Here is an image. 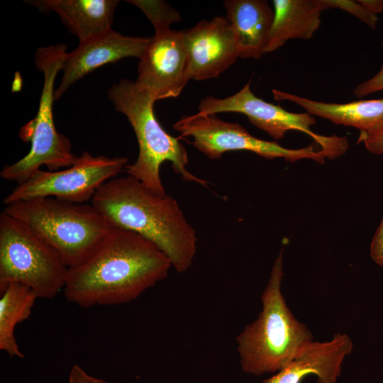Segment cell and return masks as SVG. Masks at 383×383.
<instances>
[{
    "instance_id": "obj_26",
    "label": "cell",
    "mask_w": 383,
    "mask_h": 383,
    "mask_svg": "<svg viewBox=\"0 0 383 383\" xmlns=\"http://www.w3.org/2000/svg\"><path fill=\"white\" fill-rule=\"evenodd\" d=\"M358 1L375 14L383 11V0H358Z\"/></svg>"
},
{
    "instance_id": "obj_3",
    "label": "cell",
    "mask_w": 383,
    "mask_h": 383,
    "mask_svg": "<svg viewBox=\"0 0 383 383\" xmlns=\"http://www.w3.org/2000/svg\"><path fill=\"white\" fill-rule=\"evenodd\" d=\"M283 275L281 250L262 293V309L258 318L236 338L240 363L245 373L261 375L278 372L313 340L311 333L286 304L281 291Z\"/></svg>"
},
{
    "instance_id": "obj_17",
    "label": "cell",
    "mask_w": 383,
    "mask_h": 383,
    "mask_svg": "<svg viewBox=\"0 0 383 383\" xmlns=\"http://www.w3.org/2000/svg\"><path fill=\"white\" fill-rule=\"evenodd\" d=\"M278 101H289L307 113L338 125L351 126L360 132H372L383 126V99L359 100L346 104L326 103L272 89Z\"/></svg>"
},
{
    "instance_id": "obj_7",
    "label": "cell",
    "mask_w": 383,
    "mask_h": 383,
    "mask_svg": "<svg viewBox=\"0 0 383 383\" xmlns=\"http://www.w3.org/2000/svg\"><path fill=\"white\" fill-rule=\"evenodd\" d=\"M68 267L58 253L22 221L0 215V292L11 283L51 299L63 290Z\"/></svg>"
},
{
    "instance_id": "obj_25",
    "label": "cell",
    "mask_w": 383,
    "mask_h": 383,
    "mask_svg": "<svg viewBox=\"0 0 383 383\" xmlns=\"http://www.w3.org/2000/svg\"><path fill=\"white\" fill-rule=\"evenodd\" d=\"M105 382L106 380L88 374L77 365L72 367L69 374L68 383H105Z\"/></svg>"
},
{
    "instance_id": "obj_5",
    "label": "cell",
    "mask_w": 383,
    "mask_h": 383,
    "mask_svg": "<svg viewBox=\"0 0 383 383\" xmlns=\"http://www.w3.org/2000/svg\"><path fill=\"white\" fill-rule=\"evenodd\" d=\"M4 211L30 226L68 268L88 259L113 228L91 204L54 197L16 201L6 205Z\"/></svg>"
},
{
    "instance_id": "obj_16",
    "label": "cell",
    "mask_w": 383,
    "mask_h": 383,
    "mask_svg": "<svg viewBox=\"0 0 383 383\" xmlns=\"http://www.w3.org/2000/svg\"><path fill=\"white\" fill-rule=\"evenodd\" d=\"M223 6L236 36L240 57L260 59L265 54L274 10L264 0H226Z\"/></svg>"
},
{
    "instance_id": "obj_13",
    "label": "cell",
    "mask_w": 383,
    "mask_h": 383,
    "mask_svg": "<svg viewBox=\"0 0 383 383\" xmlns=\"http://www.w3.org/2000/svg\"><path fill=\"white\" fill-rule=\"evenodd\" d=\"M151 38L124 35L112 28L79 42L68 52L62 66L61 83L55 91L58 100L75 82L94 70L126 57L142 56Z\"/></svg>"
},
{
    "instance_id": "obj_8",
    "label": "cell",
    "mask_w": 383,
    "mask_h": 383,
    "mask_svg": "<svg viewBox=\"0 0 383 383\" xmlns=\"http://www.w3.org/2000/svg\"><path fill=\"white\" fill-rule=\"evenodd\" d=\"M181 138H191V143L199 151L212 160L221 157L230 151H249L266 159L283 158L294 162L309 159L318 163L325 162L326 156L313 144L300 149H289L275 141H267L252 135L237 123L225 121L216 114L184 116L173 124Z\"/></svg>"
},
{
    "instance_id": "obj_15",
    "label": "cell",
    "mask_w": 383,
    "mask_h": 383,
    "mask_svg": "<svg viewBox=\"0 0 383 383\" xmlns=\"http://www.w3.org/2000/svg\"><path fill=\"white\" fill-rule=\"evenodd\" d=\"M42 12L55 13L79 42L111 29L116 0L27 1Z\"/></svg>"
},
{
    "instance_id": "obj_12",
    "label": "cell",
    "mask_w": 383,
    "mask_h": 383,
    "mask_svg": "<svg viewBox=\"0 0 383 383\" xmlns=\"http://www.w3.org/2000/svg\"><path fill=\"white\" fill-rule=\"evenodd\" d=\"M182 34L190 79L216 78L240 57L236 36L226 17L202 20Z\"/></svg>"
},
{
    "instance_id": "obj_6",
    "label": "cell",
    "mask_w": 383,
    "mask_h": 383,
    "mask_svg": "<svg viewBox=\"0 0 383 383\" xmlns=\"http://www.w3.org/2000/svg\"><path fill=\"white\" fill-rule=\"evenodd\" d=\"M66 45L57 44L38 48L35 64L43 74V86L35 117L24 125L19 137L30 142L28 153L18 161L6 165L0 172L1 178L16 182L26 181L45 165L49 171L71 166L77 160L69 138L60 133L55 127L52 104L55 99L54 83L67 55Z\"/></svg>"
},
{
    "instance_id": "obj_23",
    "label": "cell",
    "mask_w": 383,
    "mask_h": 383,
    "mask_svg": "<svg viewBox=\"0 0 383 383\" xmlns=\"http://www.w3.org/2000/svg\"><path fill=\"white\" fill-rule=\"evenodd\" d=\"M358 143H363L365 148L374 154H383V126L372 132H360Z\"/></svg>"
},
{
    "instance_id": "obj_20",
    "label": "cell",
    "mask_w": 383,
    "mask_h": 383,
    "mask_svg": "<svg viewBox=\"0 0 383 383\" xmlns=\"http://www.w3.org/2000/svg\"><path fill=\"white\" fill-rule=\"evenodd\" d=\"M138 7L152 23L155 30L170 28V25L180 21L179 14L163 1H128Z\"/></svg>"
},
{
    "instance_id": "obj_11",
    "label": "cell",
    "mask_w": 383,
    "mask_h": 383,
    "mask_svg": "<svg viewBox=\"0 0 383 383\" xmlns=\"http://www.w3.org/2000/svg\"><path fill=\"white\" fill-rule=\"evenodd\" d=\"M139 60L135 82L155 101L178 96L190 80L182 30H155Z\"/></svg>"
},
{
    "instance_id": "obj_21",
    "label": "cell",
    "mask_w": 383,
    "mask_h": 383,
    "mask_svg": "<svg viewBox=\"0 0 383 383\" xmlns=\"http://www.w3.org/2000/svg\"><path fill=\"white\" fill-rule=\"evenodd\" d=\"M323 10L340 9L355 16L369 27L375 29L378 17L365 8L358 1L353 0H321Z\"/></svg>"
},
{
    "instance_id": "obj_19",
    "label": "cell",
    "mask_w": 383,
    "mask_h": 383,
    "mask_svg": "<svg viewBox=\"0 0 383 383\" xmlns=\"http://www.w3.org/2000/svg\"><path fill=\"white\" fill-rule=\"evenodd\" d=\"M0 295V350L11 357L23 358L15 337V328L29 318L38 297L32 289L19 283L9 284Z\"/></svg>"
},
{
    "instance_id": "obj_22",
    "label": "cell",
    "mask_w": 383,
    "mask_h": 383,
    "mask_svg": "<svg viewBox=\"0 0 383 383\" xmlns=\"http://www.w3.org/2000/svg\"><path fill=\"white\" fill-rule=\"evenodd\" d=\"M383 48V41L382 42ZM383 90V65L380 70L370 79L360 83L354 89L353 94L358 98Z\"/></svg>"
},
{
    "instance_id": "obj_27",
    "label": "cell",
    "mask_w": 383,
    "mask_h": 383,
    "mask_svg": "<svg viewBox=\"0 0 383 383\" xmlns=\"http://www.w3.org/2000/svg\"><path fill=\"white\" fill-rule=\"evenodd\" d=\"M105 383H111V382L106 381Z\"/></svg>"
},
{
    "instance_id": "obj_9",
    "label": "cell",
    "mask_w": 383,
    "mask_h": 383,
    "mask_svg": "<svg viewBox=\"0 0 383 383\" xmlns=\"http://www.w3.org/2000/svg\"><path fill=\"white\" fill-rule=\"evenodd\" d=\"M128 165L126 157L94 156L83 152L70 167L56 171L39 170L5 197V205L39 197L74 203L91 200L97 190Z\"/></svg>"
},
{
    "instance_id": "obj_18",
    "label": "cell",
    "mask_w": 383,
    "mask_h": 383,
    "mask_svg": "<svg viewBox=\"0 0 383 383\" xmlns=\"http://www.w3.org/2000/svg\"><path fill=\"white\" fill-rule=\"evenodd\" d=\"M274 18L264 53L273 52L291 39H310L321 23V0H274Z\"/></svg>"
},
{
    "instance_id": "obj_24",
    "label": "cell",
    "mask_w": 383,
    "mask_h": 383,
    "mask_svg": "<svg viewBox=\"0 0 383 383\" xmlns=\"http://www.w3.org/2000/svg\"><path fill=\"white\" fill-rule=\"evenodd\" d=\"M370 256L375 263L383 267V218L373 236Z\"/></svg>"
},
{
    "instance_id": "obj_4",
    "label": "cell",
    "mask_w": 383,
    "mask_h": 383,
    "mask_svg": "<svg viewBox=\"0 0 383 383\" xmlns=\"http://www.w3.org/2000/svg\"><path fill=\"white\" fill-rule=\"evenodd\" d=\"M108 96L116 111L128 118L136 135L138 155L135 162L125 167L128 175L152 192L165 194L160 169L165 161H170L174 172L184 181L204 186L207 184L187 170L186 148L157 121L153 111L155 100L149 91L139 87L135 81L123 79L111 87Z\"/></svg>"
},
{
    "instance_id": "obj_2",
    "label": "cell",
    "mask_w": 383,
    "mask_h": 383,
    "mask_svg": "<svg viewBox=\"0 0 383 383\" xmlns=\"http://www.w3.org/2000/svg\"><path fill=\"white\" fill-rule=\"evenodd\" d=\"M91 204L111 226L134 231L155 245L177 272L192 266L196 233L171 196L155 193L127 175L102 184Z\"/></svg>"
},
{
    "instance_id": "obj_14",
    "label": "cell",
    "mask_w": 383,
    "mask_h": 383,
    "mask_svg": "<svg viewBox=\"0 0 383 383\" xmlns=\"http://www.w3.org/2000/svg\"><path fill=\"white\" fill-rule=\"evenodd\" d=\"M353 348L350 337L340 333L334 334L328 341L312 340L287 365L263 383H301L310 374L317 377V383H336L343 361Z\"/></svg>"
},
{
    "instance_id": "obj_1",
    "label": "cell",
    "mask_w": 383,
    "mask_h": 383,
    "mask_svg": "<svg viewBox=\"0 0 383 383\" xmlns=\"http://www.w3.org/2000/svg\"><path fill=\"white\" fill-rule=\"evenodd\" d=\"M172 264L155 245L138 233L112 228L80 265L68 268L66 299L82 308L135 300L166 278Z\"/></svg>"
},
{
    "instance_id": "obj_10",
    "label": "cell",
    "mask_w": 383,
    "mask_h": 383,
    "mask_svg": "<svg viewBox=\"0 0 383 383\" xmlns=\"http://www.w3.org/2000/svg\"><path fill=\"white\" fill-rule=\"evenodd\" d=\"M199 113L216 114L235 112L245 115L250 123L267 133L274 140L282 139L289 131H298L311 137L326 157L333 159L343 155L348 148L345 137L325 136L312 131L316 121L309 113H292L281 106L268 103L252 92L250 82L237 93L220 99L203 98L198 106Z\"/></svg>"
}]
</instances>
